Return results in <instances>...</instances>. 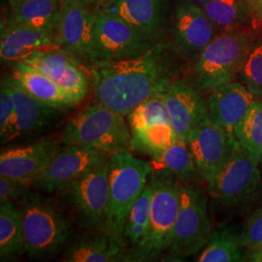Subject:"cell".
Masks as SVG:
<instances>
[{
	"mask_svg": "<svg viewBox=\"0 0 262 262\" xmlns=\"http://www.w3.org/2000/svg\"><path fill=\"white\" fill-rule=\"evenodd\" d=\"M184 60L172 42L162 41L139 56L96 61L89 66L96 103L127 117L181 77Z\"/></svg>",
	"mask_w": 262,
	"mask_h": 262,
	"instance_id": "6da1fadb",
	"label": "cell"
},
{
	"mask_svg": "<svg viewBox=\"0 0 262 262\" xmlns=\"http://www.w3.org/2000/svg\"><path fill=\"white\" fill-rule=\"evenodd\" d=\"M150 173V162L135 158L130 151L112 155L109 159V197L104 231L112 253L122 261H130L123 241L127 217Z\"/></svg>",
	"mask_w": 262,
	"mask_h": 262,
	"instance_id": "7a4b0ae2",
	"label": "cell"
},
{
	"mask_svg": "<svg viewBox=\"0 0 262 262\" xmlns=\"http://www.w3.org/2000/svg\"><path fill=\"white\" fill-rule=\"evenodd\" d=\"M19 212L30 259H51L60 253L73 236V226L56 200L32 190L20 200Z\"/></svg>",
	"mask_w": 262,
	"mask_h": 262,
	"instance_id": "3957f363",
	"label": "cell"
},
{
	"mask_svg": "<svg viewBox=\"0 0 262 262\" xmlns=\"http://www.w3.org/2000/svg\"><path fill=\"white\" fill-rule=\"evenodd\" d=\"M152 186L150 225L140 247L129 253L130 261H155L168 251L181 202L179 179L166 169H151Z\"/></svg>",
	"mask_w": 262,
	"mask_h": 262,
	"instance_id": "277c9868",
	"label": "cell"
},
{
	"mask_svg": "<svg viewBox=\"0 0 262 262\" xmlns=\"http://www.w3.org/2000/svg\"><path fill=\"white\" fill-rule=\"evenodd\" d=\"M63 145H79L112 156L131 150V131L124 116L102 104L88 106L66 123L61 132Z\"/></svg>",
	"mask_w": 262,
	"mask_h": 262,
	"instance_id": "5b68a950",
	"label": "cell"
},
{
	"mask_svg": "<svg viewBox=\"0 0 262 262\" xmlns=\"http://www.w3.org/2000/svg\"><path fill=\"white\" fill-rule=\"evenodd\" d=\"M254 39L240 28L219 33L197 58L194 83L202 93L231 83L240 75Z\"/></svg>",
	"mask_w": 262,
	"mask_h": 262,
	"instance_id": "8992f818",
	"label": "cell"
},
{
	"mask_svg": "<svg viewBox=\"0 0 262 262\" xmlns=\"http://www.w3.org/2000/svg\"><path fill=\"white\" fill-rule=\"evenodd\" d=\"M213 232L207 193L193 183L181 185V202L169 257L174 260L199 253Z\"/></svg>",
	"mask_w": 262,
	"mask_h": 262,
	"instance_id": "52a82bcc",
	"label": "cell"
},
{
	"mask_svg": "<svg viewBox=\"0 0 262 262\" xmlns=\"http://www.w3.org/2000/svg\"><path fill=\"white\" fill-rule=\"evenodd\" d=\"M261 179L258 162L239 145L225 168L208 183V193L217 206L239 210L257 195Z\"/></svg>",
	"mask_w": 262,
	"mask_h": 262,
	"instance_id": "ba28073f",
	"label": "cell"
},
{
	"mask_svg": "<svg viewBox=\"0 0 262 262\" xmlns=\"http://www.w3.org/2000/svg\"><path fill=\"white\" fill-rule=\"evenodd\" d=\"M58 193L84 230H104L109 197V161L73 181Z\"/></svg>",
	"mask_w": 262,
	"mask_h": 262,
	"instance_id": "9c48e42d",
	"label": "cell"
},
{
	"mask_svg": "<svg viewBox=\"0 0 262 262\" xmlns=\"http://www.w3.org/2000/svg\"><path fill=\"white\" fill-rule=\"evenodd\" d=\"M94 39L96 61L121 60L139 56L160 43L125 20L102 9L94 10Z\"/></svg>",
	"mask_w": 262,
	"mask_h": 262,
	"instance_id": "30bf717a",
	"label": "cell"
},
{
	"mask_svg": "<svg viewBox=\"0 0 262 262\" xmlns=\"http://www.w3.org/2000/svg\"><path fill=\"white\" fill-rule=\"evenodd\" d=\"M110 157L102 150L67 144L59 149L30 187L41 192H59L73 181L108 162Z\"/></svg>",
	"mask_w": 262,
	"mask_h": 262,
	"instance_id": "8fae6325",
	"label": "cell"
},
{
	"mask_svg": "<svg viewBox=\"0 0 262 262\" xmlns=\"http://www.w3.org/2000/svg\"><path fill=\"white\" fill-rule=\"evenodd\" d=\"M171 24L172 44L189 62H195L217 35L203 8L187 0H177Z\"/></svg>",
	"mask_w": 262,
	"mask_h": 262,
	"instance_id": "7c38bea8",
	"label": "cell"
},
{
	"mask_svg": "<svg viewBox=\"0 0 262 262\" xmlns=\"http://www.w3.org/2000/svg\"><path fill=\"white\" fill-rule=\"evenodd\" d=\"M198 175L211 182L225 168L240 145L209 119L191 131L187 139Z\"/></svg>",
	"mask_w": 262,
	"mask_h": 262,
	"instance_id": "4fadbf2b",
	"label": "cell"
},
{
	"mask_svg": "<svg viewBox=\"0 0 262 262\" xmlns=\"http://www.w3.org/2000/svg\"><path fill=\"white\" fill-rule=\"evenodd\" d=\"M60 17L56 27L59 47L72 54L83 66L96 61L94 39V11L82 3L61 0Z\"/></svg>",
	"mask_w": 262,
	"mask_h": 262,
	"instance_id": "5bb4252c",
	"label": "cell"
},
{
	"mask_svg": "<svg viewBox=\"0 0 262 262\" xmlns=\"http://www.w3.org/2000/svg\"><path fill=\"white\" fill-rule=\"evenodd\" d=\"M60 140L41 138L0 152V175L30 187L61 148Z\"/></svg>",
	"mask_w": 262,
	"mask_h": 262,
	"instance_id": "9a60e30c",
	"label": "cell"
},
{
	"mask_svg": "<svg viewBox=\"0 0 262 262\" xmlns=\"http://www.w3.org/2000/svg\"><path fill=\"white\" fill-rule=\"evenodd\" d=\"M23 62L51 78L76 103H81L85 98L89 76L84 66L63 48L38 52Z\"/></svg>",
	"mask_w": 262,
	"mask_h": 262,
	"instance_id": "2e32d148",
	"label": "cell"
},
{
	"mask_svg": "<svg viewBox=\"0 0 262 262\" xmlns=\"http://www.w3.org/2000/svg\"><path fill=\"white\" fill-rule=\"evenodd\" d=\"M171 125L179 140L187 142L189 133L209 119L207 99L195 83L179 77L164 92Z\"/></svg>",
	"mask_w": 262,
	"mask_h": 262,
	"instance_id": "e0dca14e",
	"label": "cell"
},
{
	"mask_svg": "<svg viewBox=\"0 0 262 262\" xmlns=\"http://www.w3.org/2000/svg\"><path fill=\"white\" fill-rule=\"evenodd\" d=\"M257 97L240 82L233 81L211 92L208 98L209 118L239 143V133L246 115Z\"/></svg>",
	"mask_w": 262,
	"mask_h": 262,
	"instance_id": "ac0fdd59",
	"label": "cell"
},
{
	"mask_svg": "<svg viewBox=\"0 0 262 262\" xmlns=\"http://www.w3.org/2000/svg\"><path fill=\"white\" fill-rule=\"evenodd\" d=\"M2 84L9 86L15 103L18 125L16 142L41 139L43 135L53 130L61 122L63 111L33 98L5 80Z\"/></svg>",
	"mask_w": 262,
	"mask_h": 262,
	"instance_id": "d6986e66",
	"label": "cell"
},
{
	"mask_svg": "<svg viewBox=\"0 0 262 262\" xmlns=\"http://www.w3.org/2000/svg\"><path fill=\"white\" fill-rule=\"evenodd\" d=\"M169 8V0H114L102 10L161 42L168 28Z\"/></svg>",
	"mask_w": 262,
	"mask_h": 262,
	"instance_id": "ffe728a7",
	"label": "cell"
},
{
	"mask_svg": "<svg viewBox=\"0 0 262 262\" xmlns=\"http://www.w3.org/2000/svg\"><path fill=\"white\" fill-rule=\"evenodd\" d=\"M58 47L56 32L8 24L1 32L0 58L2 64H16L38 52Z\"/></svg>",
	"mask_w": 262,
	"mask_h": 262,
	"instance_id": "44dd1931",
	"label": "cell"
},
{
	"mask_svg": "<svg viewBox=\"0 0 262 262\" xmlns=\"http://www.w3.org/2000/svg\"><path fill=\"white\" fill-rule=\"evenodd\" d=\"M5 81L33 98L63 112L74 110L79 105L51 78L24 62L14 64L11 77Z\"/></svg>",
	"mask_w": 262,
	"mask_h": 262,
	"instance_id": "7402d4cb",
	"label": "cell"
},
{
	"mask_svg": "<svg viewBox=\"0 0 262 262\" xmlns=\"http://www.w3.org/2000/svg\"><path fill=\"white\" fill-rule=\"evenodd\" d=\"M61 0H23L13 8L9 24L56 32Z\"/></svg>",
	"mask_w": 262,
	"mask_h": 262,
	"instance_id": "603a6c76",
	"label": "cell"
},
{
	"mask_svg": "<svg viewBox=\"0 0 262 262\" xmlns=\"http://www.w3.org/2000/svg\"><path fill=\"white\" fill-rule=\"evenodd\" d=\"M247 251L241 233L225 226L213 230L206 245L196 256L199 262H240L246 260Z\"/></svg>",
	"mask_w": 262,
	"mask_h": 262,
	"instance_id": "cb8c5ba5",
	"label": "cell"
},
{
	"mask_svg": "<svg viewBox=\"0 0 262 262\" xmlns=\"http://www.w3.org/2000/svg\"><path fill=\"white\" fill-rule=\"evenodd\" d=\"M61 261H122L111 251L110 242L104 230H86L68 246Z\"/></svg>",
	"mask_w": 262,
	"mask_h": 262,
	"instance_id": "d4e9b609",
	"label": "cell"
},
{
	"mask_svg": "<svg viewBox=\"0 0 262 262\" xmlns=\"http://www.w3.org/2000/svg\"><path fill=\"white\" fill-rule=\"evenodd\" d=\"M26 253V239L19 206L0 204V258L2 261Z\"/></svg>",
	"mask_w": 262,
	"mask_h": 262,
	"instance_id": "484cf974",
	"label": "cell"
},
{
	"mask_svg": "<svg viewBox=\"0 0 262 262\" xmlns=\"http://www.w3.org/2000/svg\"><path fill=\"white\" fill-rule=\"evenodd\" d=\"M179 140L170 122H155L131 131V150L158 159Z\"/></svg>",
	"mask_w": 262,
	"mask_h": 262,
	"instance_id": "4316f807",
	"label": "cell"
},
{
	"mask_svg": "<svg viewBox=\"0 0 262 262\" xmlns=\"http://www.w3.org/2000/svg\"><path fill=\"white\" fill-rule=\"evenodd\" d=\"M152 186L150 179L131 209L125 225L123 241L124 249L129 253L135 251L145 240L150 225ZM130 259V258H129Z\"/></svg>",
	"mask_w": 262,
	"mask_h": 262,
	"instance_id": "83f0119b",
	"label": "cell"
},
{
	"mask_svg": "<svg viewBox=\"0 0 262 262\" xmlns=\"http://www.w3.org/2000/svg\"><path fill=\"white\" fill-rule=\"evenodd\" d=\"M151 169H166L183 184L192 183L198 175L187 142L178 140L158 159L150 161Z\"/></svg>",
	"mask_w": 262,
	"mask_h": 262,
	"instance_id": "f1b7e54d",
	"label": "cell"
},
{
	"mask_svg": "<svg viewBox=\"0 0 262 262\" xmlns=\"http://www.w3.org/2000/svg\"><path fill=\"white\" fill-rule=\"evenodd\" d=\"M202 8L216 29L240 28L252 18L245 0H209Z\"/></svg>",
	"mask_w": 262,
	"mask_h": 262,
	"instance_id": "f546056e",
	"label": "cell"
},
{
	"mask_svg": "<svg viewBox=\"0 0 262 262\" xmlns=\"http://www.w3.org/2000/svg\"><path fill=\"white\" fill-rule=\"evenodd\" d=\"M239 143L255 161L262 152V98H256L244 120Z\"/></svg>",
	"mask_w": 262,
	"mask_h": 262,
	"instance_id": "4dcf8cb0",
	"label": "cell"
},
{
	"mask_svg": "<svg viewBox=\"0 0 262 262\" xmlns=\"http://www.w3.org/2000/svg\"><path fill=\"white\" fill-rule=\"evenodd\" d=\"M159 122L171 123L164 92L151 95L139 104L127 116V122L130 131L136 130L151 123Z\"/></svg>",
	"mask_w": 262,
	"mask_h": 262,
	"instance_id": "1f68e13d",
	"label": "cell"
},
{
	"mask_svg": "<svg viewBox=\"0 0 262 262\" xmlns=\"http://www.w3.org/2000/svg\"><path fill=\"white\" fill-rule=\"evenodd\" d=\"M240 77L252 94L262 98V35L254 39Z\"/></svg>",
	"mask_w": 262,
	"mask_h": 262,
	"instance_id": "d6a6232c",
	"label": "cell"
},
{
	"mask_svg": "<svg viewBox=\"0 0 262 262\" xmlns=\"http://www.w3.org/2000/svg\"><path fill=\"white\" fill-rule=\"evenodd\" d=\"M18 138L17 114L9 86L2 84L0 89V142L10 145Z\"/></svg>",
	"mask_w": 262,
	"mask_h": 262,
	"instance_id": "836d02e7",
	"label": "cell"
},
{
	"mask_svg": "<svg viewBox=\"0 0 262 262\" xmlns=\"http://www.w3.org/2000/svg\"><path fill=\"white\" fill-rule=\"evenodd\" d=\"M242 242L247 253L262 247V208L255 210L248 219L242 232Z\"/></svg>",
	"mask_w": 262,
	"mask_h": 262,
	"instance_id": "e575fe53",
	"label": "cell"
},
{
	"mask_svg": "<svg viewBox=\"0 0 262 262\" xmlns=\"http://www.w3.org/2000/svg\"><path fill=\"white\" fill-rule=\"evenodd\" d=\"M31 187L0 175V204L14 202L19 204Z\"/></svg>",
	"mask_w": 262,
	"mask_h": 262,
	"instance_id": "d590c367",
	"label": "cell"
},
{
	"mask_svg": "<svg viewBox=\"0 0 262 262\" xmlns=\"http://www.w3.org/2000/svg\"><path fill=\"white\" fill-rule=\"evenodd\" d=\"M252 19L262 25V0H245Z\"/></svg>",
	"mask_w": 262,
	"mask_h": 262,
	"instance_id": "8d00e7d4",
	"label": "cell"
},
{
	"mask_svg": "<svg viewBox=\"0 0 262 262\" xmlns=\"http://www.w3.org/2000/svg\"><path fill=\"white\" fill-rule=\"evenodd\" d=\"M246 259L250 261L262 262V247L253 252L247 253Z\"/></svg>",
	"mask_w": 262,
	"mask_h": 262,
	"instance_id": "74e56055",
	"label": "cell"
},
{
	"mask_svg": "<svg viewBox=\"0 0 262 262\" xmlns=\"http://www.w3.org/2000/svg\"><path fill=\"white\" fill-rule=\"evenodd\" d=\"M114 0H97L96 5L97 8L96 9H103L105 7H107L109 4H111Z\"/></svg>",
	"mask_w": 262,
	"mask_h": 262,
	"instance_id": "f35d334b",
	"label": "cell"
},
{
	"mask_svg": "<svg viewBox=\"0 0 262 262\" xmlns=\"http://www.w3.org/2000/svg\"><path fill=\"white\" fill-rule=\"evenodd\" d=\"M71 1H76V2H79V3L86 5V6H90V5L97 2V0H71Z\"/></svg>",
	"mask_w": 262,
	"mask_h": 262,
	"instance_id": "ab89813d",
	"label": "cell"
},
{
	"mask_svg": "<svg viewBox=\"0 0 262 262\" xmlns=\"http://www.w3.org/2000/svg\"><path fill=\"white\" fill-rule=\"evenodd\" d=\"M187 1H190V2H193V3H195L197 5H199V6H204L205 4H206L207 2L209 1V0H187Z\"/></svg>",
	"mask_w": 262,
	"mask_h": 262,
	"instance_id": "60d3db41",
	"label": "cell"
},
{
	"mask_svg": "<svg viewBox=\"0 0 262 262\" xmlns=\"http://www.w3.org/2000/svg\"><path fill=\"white\" fill-rule=\"evenodd\" d=\"M21 1H23V0H9L10 5H11L12 8H14V7H16L17 5H19Z\"/></svg>",
	"mask_w": 262,
	"mask_h": 262,
	"instance_id": "b9f144b4",
	"label": "cell"
},
{
	"mask_svg": "<svg viewBox=\"0 0 262 262\" xmlns=\"http://www.w3.org/2000/svg\"><path fill=\"white\" fill-rule=\"evenodd\" d=\"M258 166H259V168H260V171H261L262 174V152L261 155H260V158H259V160H258Z\"/></svg>",
	"mask_w": 262,
	"mask_h": 262,
	"instance_id": "7bdbcfd3",
	"label": "cell"
}]
</instances>
